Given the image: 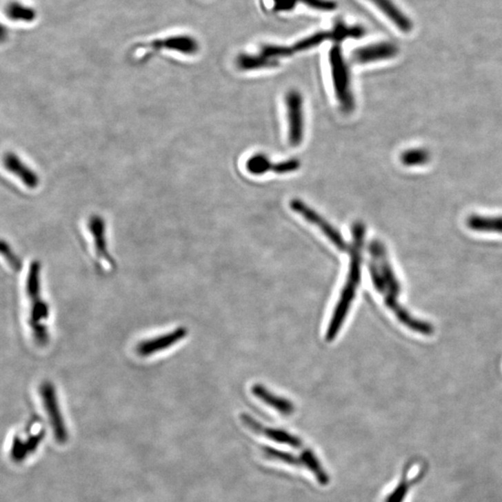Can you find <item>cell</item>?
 I'll list each match as a JSON object with an SVG mask.
<instances>
[{"instance_id": "obj_28", "label": "cell", "mask_w": 502, "mask_h": 502, "mask_svg": "<svg viewBox=\"0 0 502 502\" xmlns=\"http://www.w3.org/2000/svg\"><path fill=\"white\" fill-rule=\"evenodd\" d=\"M299 0H274V10L279 12H291L297 6Z\"/></svg>"}, {"instance_id": "obj_20", "label": "cell", "mask_w": 502, "mask_h": 502, "mask_svg": "<svg viewBox=\"0 0 502 502\" xmlns=\"http://www.w3.org/2000/svg\"><path fill=\"white\" fill-rule=\"evenodd\" d=\"M40 272H41V265L39 261L32 263L31 266L29 267L26 285V294L32 301L40 298V291H41Z\"/></svg>"}, {"instance_id": "obj_15", "label": "cell", "mask_w": 502, "mask_h": 502, "mask_svg": "<svg viewBox=\"0 0 502 502\" xmlns=\"http://www.w3.org/2000/svg\"><path fill=\"white\" fill-rule=\"evenodd\" d=\"M252 392L259 399L265 403L269 407L279 411L281 415L290 416L295 411L294 404L292 402L272 394L263 386L255 385L252 388Z\"/></svg>"}, {"instance_id": "obj_8", "label": "cell", "mask_w": 502, "mask_h": 502, "mask_svg": "<svg viewBox=\"0 0 502 502\" xmlns=\"http://www.w3.org/2000/svg\"><path fill=\"white\" fill-rule=\"evenodd\" d=\"M241 421L245 426H247L250 431L254 432L255 434L263 435L272 440L279 443V444L288 445L290 447L299 448L303 445V441L301 438L296 436V435L290 434L285 430L271 428V427H266L263 424L259 423L252 416L245 415L243 414L241 415Z\"/></svg>"}, {"instance_id": "obj_4", "label": "cell", "mask_w": 502, "mask_h": 502, "mask_svg": "<svg viewBox=\"0 0 502 502\" xmlns=\"http://www.w3.org/2000/svg\"><path fill=\"white\" fill-rule=\"evenodd\" d=\"M288 120V141L298 148L303 139V97L297 90H290L285 97Z\"/></svg>"}, {"instance_id": "obj_21", "label": "cell", "mask_w": 502, "mask_h": 502, "mask_svg": "<svg viewBox=\"0 0 502 502\" xmlns=\"http://www.w3.org/2000/svg\"><path fill=\"white\" fill-rule=\"evenodd\" d=\"M263 453L266 459H272V461H280V463L290 466L299 467V468L303 467L301 456H296L293 453L285 452V451L277 450V448L271 447H263Z\"/></svg>"}, {"instance_id": "obj_2", "label": "cell", "mask_w": 502, "mask_h": 502, "mask_svg": "<svg viewBox=\"0 0 502 502\" xmlns=\"http://www.w3.org/2000/svg\"><path fill=\"white\" fill-rule=\"evenodd\" d=\"M330 61L336 96L341 109L348 113L354 110V98L351 90L348 66L344 61L340 47L334 46L330 50Z\"/></svg>"}, {"instance_id": "obj_19", "label": "cell", "mask_w": 502, "mask_h": 502, "mask_svg": "<svg viewBox=\"0 0 502 502\" xmlns=\"http://www.w3.org/2000/svg\"><path fill=\"white\" fill-rule=\"evenodd\" d=\"M431 152L428 149L418 148L408 149L400 154V162L405 167H421L431 161Z\"/></svg>"}, {"instance_id": "obj_25", "label": "cell", "mask_w": 502, "mask_h": 502, "mask_svg": "<svg viewBox=\"0 0 502 502\" xmlns=\"http://www.w3.org/2000/svg\"><path fill=\"white\" fill-rule=\"evenodd\" d=\"M292 47L279 46V45H264L261 48V54L267 58L277 60L279 58H288L294 54Z\"/></svg>"}, {"instance_id": "obj_26", "label": "cell", "mask_w": 502, "mask_h": 502, "mask_svg": "<svg viewBox=\"0 0 502 502\" xmlns=\"http://www.w3.org/2000/svg\"><path fill=\"white\" fill-rule=\"evenodd\" d=\"M301 162L300 160L292 159L285 160V161L279 162L277 164H274L273 170L272 172L277 173V174H285V173H290L296 172V170L300 169Z\"/></svg>"}, {"instance_id": "obj_29", "label": "cell", "mask_w": 502, "mask_h": 502, "mask_svg": "<svg viewBox=\"0 0 502 502\" xmlns=\"http://www.w3.org/2000/svg\"><path fill=\"white\" fill-rule=\"evenodd\" d=\"M2 254L7 256V260L9 261L10 265L13 267V268L17 269L20 266L18 259L16 258V256L14 257V254L10 250L9 245H7L5 242H2Z\"/></svg>"}, {"instance_id": "obj_27", "label": "cell", "mask_w": 502, "mask_h": 502, "mask_svg": "<svg viewBox=\"0 0 502 502\" xmlns=\"http://www.w3.org/2000/svg\"><path fill=\"white\" fill-rule=\"evenodd\" d=\"M299 2H301L312 9L323 10V12H331L337 8V4L332 0H299Z\"/></svg>"}, {"instance_id": "obj_24", "label": "cell", "mask_w": 502, "mask_h": 502, "mask_svg": "<svg viewBox=\"0 0 502 502\" xmlns=\"http://www.w3.org/2000/svg\"><path fill=\"white\" fill-rule=\"evenodd\" d=\"M328 37H330V33L320 32V33L312 34V36L306 37V39L300 40L292 48L295 52H304V50H308L312 49V48L319 46V45L323 43Z\"/></svg>"}, {"instance_id": "obj_6", "label": "cell", "mask_w": 502, "mask_h": 502, "mask_svg": "<svg viewBox=\"0 0 502 502\" xmlns=\"http://www.w3.org/2000/svg\"><path fill=\"white\" fill-rule=\"evenodd\" d=\"M188 334L185 328H175L170 332L162 334L157 337L140 341L136 347V352L141 357H149L159 354L165 350L172 348L173 345L180 343Z\"/></svg>"}, {"instance_id": "obj_1", "label": "cell", "mask_w": 502, "mask_h": 502, "mask_svg": "<svg viewBox=\"0 0 502 502\" xmlns=\"http://www.w3.org/2000/svg\"><path fill=\"white\" fill-rule=\"evenodd\" d=\"M370 253L371 280L376 291L383 295L386 306L391 310L397 320L412 332L423 336H432L435 331L434 325L426 320L413 316L400 303L401 283L392 268L385 245L380 240H373L370 245Z\"/></svg>"}, {"instance_id": "obj_7", "label": "cell", "mask_w": 502, "mask_h": 502, "mask_svg": "<svg viewBox=\"0 0 502 502\" xmlns=\"http://www.w3.org/2000/svg\"><path fill=\"white\" fill-rule=\"evenodd\" d=\"M5 170L10 174L14 176L18 181L30 190H36L40 184L39 174L31 169L28 164L17 154L13 152H7L3 157Z\"/></svg>"}, {"instance_id": "obj_5", "label": "cell", "mask_w": 502, "mask_h": 502, "mask_svg": "<svg viewBox=\"0 0 502 502\" xmlns=\"http://www.w3.org/2000/svg\"><path fill=\"white\" fill-rule=\"evenodd\" d=\"M290 208L295 212H297L298 214H300L301 217L305 219L307 221L319 227L323 233H324L325 236L328 237V239L339 248V250H347L348 245L344 241L341 234L330 223H328L324 218L321 217L316 210H312L311 208L308 207L305 203L301 201L300 199H293L290 202Z\"/></svg>"}, {"instance_id": "obj_17", "label": "cell", "mask_w": 502, "mask_h": 502, "mask_svg": "<svg viewBox=\"0 0 502 502\" xmlns=\"http://www.w3.org/2000/svg\"><path fill=\"white\" fill-rule=\"evenodd\" d=\"M237 66L241 70H257V69L274 68L279 66V61L261 55L241 54L237 58Z\"/></svg>"}, {"instance_id": "obj_22", "label": "cell", "mask_w": 502, "mask_h": 502, "mask_svg": "<svg viewBox=\"0 0 502 502\" xmlns=\"http://www.w3.org/2000/svg\"><path fill=\"white\" fill-rule=\"evenodd\" d=\"M365 30L362 26H347L343 23L339 22L334 26L332 32L330 33V39L336 42H341L343 40L352 37V39H360L365 36Z\"/></svg>"}, {"instance_id": "obj_3", "label": "cell", "mask_w": 502, "mask_h": 502, "mask_svg": "<svg viewBox=\"0 0 502 502\" xmlns=\"http://www.w3.org/2000/svg\"><path fill=\"white\" fill-rule=\"evenodd\" d=\"M144 53L140 61L148 60L157 53L162 52H173L181 54L193 55L199 50V45L196 39L186 34L170 36L164 39L153 40L148 45H143Z\"/></svg>"}, {"instance_id": "obj_10", "label": "cell", "mask_w": 502, "mask_h": 502, "mask_svg": "<svg viewBox=\"0 0 502 502\" xmlns=\"http://www.w3.org/2000/svg\"><path fill=\"white\" fill-rule=\"evenodd\" d=\"M40 395H41L42 403L45 410L49 416L50 423L54 428L56 436L61 438L66 437L65 425H63V420L61 418V411L59 410L57 396L54 386L49 381H45L40 386Z\"/></svg>"}, {"instance_id": "obj_18", "label": "cell", "mask_w": 502, "mask_h": 502, "mask_svg": "<svg viewBox=\"0 0 502 502\" xmlns=\"http://www.w3.org/2000/svg\"><path fill=\"white\" fill-rule=\"evenodd\" d=\"M5 14L13 22L30 23L37 18L36 10L28 5L18 1L10 2L5 9Z\"/></svg>"}, {"instance_id": "obj_14", "label": "cell", "mask_w": 502, "mask_h": 502, "mask_svg": "<svg viewBox=\"0 0 502 502\" xmlns=\"http://www.w3.org/2000/svg\"><path fill=\"white\" fill-rule=\"evenodd\" d=\"M466 225L477 233L502 234V216L470 215Z\"/></svg>"}, {"instance_id": "obj_12", "label": "cell", "mask_w": 502, "mask_h": 502, "mask_svg": "<svg viewBox=\"0 0 502 502\" xmlns=\"http://www.w3.org/2000/svg\"><path fill=\"white\" fill-rule=\"evenodd\" d=\"M357 287L346 283L345 288H343L341 293L340 301L337 307H336L335 312H334L332 319H331L330 327H328L325 340L331 341L337 336L339 330L343 325L344 319L348 314L349 308L351 307L352 301L355 297Z\"/></svg>"}, {"instance_id": "obj_16", "label": "cell", "mask_w": 502, "mask_h": 502, "mask_svg": "<svg viewBox=\"0 0 502 502\" xmlns=\"http://www.w3.org/2000/svg\"><path fill=\"white\" fill-rule=\"evenodd\" d=\"M301 461H303L304 468L308 469L314 475L317 482L321 485L330 484V475L325 472L324 467L314 451L310 448H304L301 453Z\"/></svg>"}, {"instance_id": "obj_9", "label": "cell", "mask_w": 502, "mask_h": 502, "mask_svg": "<svg viewBox=\"0 0 502 502\" xmlns=\"http://www.w3.org/2000/svg\"><path fill=\"white\" fill-rule=\"evenodd\" d=\"M399 53V48L391 42H380L359 48L352 52V60L355 63H373V61L390 60L396 57Z\"/></svg>"}, {"instance_id": "obj_13", "label": "cell", "mask_w": 502, "mask_h": 502, "mask_svg": "<svg viewBox=\"0 0 502 502\" xmlns=\"http://www.w3.org/2000/svg\"><path fill=\"white\" fill-rule=\"evenodd\" d=\"M370 1L372 2V3L375 5V6L378 8V9L380 10L381 12H383L392 23H394V25L396 26V28H399L400 31L404 32V33H410V32L412 31L413 25L410 19H408V16L405 15V13L403 12L402 10L392 1V0H370Z\"/></svg>"}, {"instance_id": "obj_23", "label": "cell", "mask_w": 502, "mask_h": 502, "mask_svg": "<svg viewBox=\"0 0 502 502\" xmlns=\"http://www.w3.org/2000/svg\"><path fill=\"white\" fill-rule=\"evenodd\" d=\"M274 164L263 154H254L248 160L247 170L251 174L260 176L273 170Z\"/></svg>"}, {"instance_id": "obj_11", "label": "cell", "mask_w": 502, "mask_h": 502, "mask_svg": "<svg viewBox=\"0 0 502 502\" xmlns=\"http://www.w3.org/2000/svg\"><path fill=\"white\" fill-rule=\"evenodd\" d=\"M87 227L92 236L93 247L97 257L106 261L108 265H114L113 259L108 252L106 221L100 215H92L88 221Z\"/></svg>"}]
</instances>
